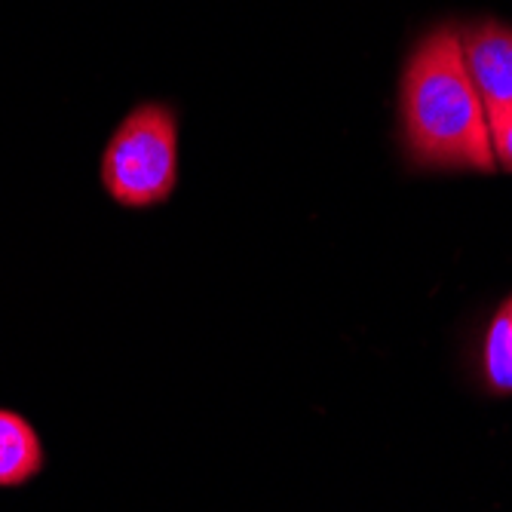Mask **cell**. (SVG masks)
<instances>
[{
	"label": "cell",
	"instance_id": "5",
	"mask_svg": "<svg viewBox=\"0 0 512 512\" xmlns=\"http://www.w3.org/2000/svg\"><path fill=\"white\" fill-rule=\"evenodd\" d=\"M482 365H485V381L494 393L506 396L512 393V344L506 335V322L497 313L485 332V350H482Z\"/></svg>",
	"mask_w": 512,
	"mask_h": 512
},
{
	"label": "cell",
	"instance_id": "2",
	"mask_svg": "<svg viewBox=\"0 0 512 512\" xmlns=\"http://www.w3.org/2000/svg\"><path fill=\"white\" fill-rule=\"evenodd\" d=\"M99 178L123 209L163 206L178 184V114L166 102L135 105L111 132Z\"/></svg>",
	"mask_w": 512,
	"mask_h": 512
},
{
	"label": "cell",
	"instance_id": "1",
	"mask_svg": "<svg viewBox=\"0 0 512 512\" xmlns=\"http://www.w3.org/2000/svg\"><path fill=\"white\" fill-rule=\"evenodd\" d=\"M402 148L424 172H494L488 111L463 62L460 28L436 25L405 59L399 80Z\"/></svg>",
	"mask_w": 512,
	"mask_h": 512
},
{
	"label": "cell",
	"instance_id": "7",
	"mask_svg": "<svg viewBox=\"0 0 512 512\" xmlns=\"http://www.w3.org/2000/svg\"><path fill=\"white\" fill-rule=\"evenodd\" d=\"M500 316H503V322H506V335H509V344H512V298H506L503 304H500V310H497Z\"/></svg>",
	"mask_w": 512,
	"mask_h": 512
},
{
	"label": "cell",
	"instance_id": "4",
	"mask_svg": "<svg viewBox=\"0 0 512 512\" xmlns=\"http://www.w3.org/2000/svg\"><path fill=\"white\" fill-rule=\"evenodd\" d=\"M43 470V445L19 411L0 408V488H19Z\"/></svg>",
	"mask_w": 512,
	"mask_h": 512
},
{
	"label": "cell",
	"instance_id": "3",
	"mask_svg": "<svg viewBox=\"0 0 512 512\" xmlns=\"http://www.w3.org/2000/svg\"><path fill=\"white\" fill-rule=\"evenodd\" d=\"M463 62L473 77L479 99L491 114L512 108V25L482 19L460 28Z\"/></svg>",
	"mask_w": 512,
	"mask_h": 512
},
{
	"label": "cell",
	"instance_id": "6",
	"mask_svg": "<svg viewBox=\"0 0 512 512\" xmlns=\"http://www.w3.org/2000/svg\"><path fill=\"white\" fill-rule=\"evenodd\" d=\"M488 126H491V148H494L497 166L512 172V108L500 111V114H491Z\"/></svg>",
	"mask_w": 512,
	"mask_h": 512
}]
</instances>
